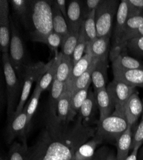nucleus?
Listing matches in <instances>:
<instances>
[{
    "instance_id": "obj_1",
    "label": "nucleus",
    "mask_w": 143,
    "mask_h": 160,
    "mask_svg": "<svg viewBox=\"0 0 143 160\" xmlns=\"http://www.w3.org/2000/svg\"><path fill=\"white\" fill-rule=\"evenodd\" d=\"M96 128L85 126L79 115L69 124L47 115L45 128L28 148V160H71L80 146L93 138Z\"/></svg>"
},
{
    "instance_id": "obj_2",
    "label": "nucleus",
    "mask_w": 143,
    "mask_h": 160,
    "mask_svg": "<svg viewBox=\"0 0 143 160\" xmlns=\"http://www.w3.org/2000/svg\"><path fill=\"white\" fill-rule=\"evenodd\" d=\"M25 28L32 41L45 43L48 35L54 32L51 1L30 0L29 16Z\"/></svg>"
},
{
    "instance_id": "obj_3",
    "label": "nucleus",
    "mask_w": 143,
    "mask_h": 160,
    "mask_svg": "<svg viewBox=\"0 0 143 160\" xmlns=\"http://www.w3.org/2000/svg\"><path fill=\"white\" fill-rule=\"evenodd\" d=\"M2 61L7 87V112L8 118H9L14 113L18 106L23 87V79L18 76L12 66L8 53H3Z\"/></svg>"
},
{
    "instance_id": "obj_4",
    "label": "nucleus",
    "mask_w": 143,
    "mask_h": 160,
    "mask_svg": "<svg viewBox=\"0 0 143 160\" xmlns=\"http://www.w3.org/2000/svg\"><path fill=\"white\" fill-rule=\"evenodd\" d=\"M128 127V124L125 117L114 111L110 116L98 121L95 136L102 142L116 143Z\"/></svg>"
},
{
    "instance_id": "obj_5",
    "label": "nucleus",
    "mask_w": 143,
    "mask_h": 160,
    "mask_svg": "<svg viewBox=\"0 0 143 160\" xmlns=\"http://www.w3.org/2000/svg\"><path fill=\"white\" fill-rule=\"evenodd\" d=\"M10 21L11 24V40L8 56L18 76L23 79L25 68L30 63L28 62L24 44L18 26L11 17H10Z\"/></svg>"
},
{
    "instance_id": "obj_6",
    "label": "nucleus",
    "mask_w": 143,
    "mask_h": 160,
    "mask_svg": "<svg viewBox=\"0 0 143 160\" xmlns=\"http://www.w3.org/2000/svg\"><path fill=\"white\" fill-rule=\"evenodd\" d=\"M120 3L118 0H102L95 12L98 37L111 35L113 20L118 12Z\"/></svg>"
},
{
    "instance_id": "obj_7",
    "label": "nucleus",
    "mask_w": 143,
    "mask_h": 160,
    "mask_svg": "<svg viewBox=\"0 0 143 160\" xmlns=\"http://www.w3.org/2000/svg\"><path fill=\"white\" fill-rule=\"evenodd\" d=\"M51 64V60L45 63L43 62H38L33 63H29L26 66L23 74V87L20 100L17 106L16 113L21 112L24 108L30 92L35 82L39 80L49 69Z\"/></svg>"
},
{
    "instance_id": "obj_8",
    "label": "nucleus",
    "mask_w": 143,
    "mask_h": 160,
    "mask_svg": "<svg viewBox=\"0 0 143 160\" xmlns=\"http://www.w3.org/2000/svg\"><path fill=\"white\" fill-rule=\"evenodd\" d=\"M27 105L19 113L13 114L8 118V124L5 131V138L8 144H10L14 140L18 138L25 145L27 143Z\"/></svg>"
},
{
    "instance_id": "obj_9",
    "label": "nucleus",
    "mask_w": 143,
    "mask_h": 160,
    "mask_svg": "<svg viewBox=\"0 0 143 160\" xmlns=\"http://www.w3.org/2000/svg\"><path fill=\"white\" fill-rule=\"evenodd\" d=\"M128 19V7L127 0H123L120 3L116 14V22L113 35V44L110 53V60L123 52L121 48V41Z\"/></svg>"
},
{
    "instance_id": "obj_10",
    "label": "nucleus",
    "mask_w": 143,
    "mask_h": 160,
    "mask_svg": "<svg viewBox=\"0 0 143 160\" xmlns=\"http://www.w3.org/2000/svg\"><path fill=\"white\" fill-rule=\"evenodd\" d=\"M106 88L112 99L115 112L124 115L125 105L130 97L136 91V88L114 79L107 85Z\"/></svg>"
},
{
    "instance_id": "obj_11",
    "label": "nucleus",
    "mask_w": 143,
    "mask_h": 160,
    "mask_svg": "<svg viewBox=\"0 0 143 160\" xmlns=\"http://www.w3.org/2000/svg\"><path fill=\"white\" fill-rule=\"evenodd\" d=\"M9 2L0 1V49L2 53H8L11 40V24Z\"/></svg>"
},
{
    "instance_id": "obj_12",
    "label": "nucleus",
    "mask_w": 143,
    "mask_h": 160,
    "mask_svg": "<svg viewBox=\"0 0 143 160\" xmlns=\"http://www.w3.org/2000/svg\"><path fill=\"white\" fill-rule=\"evenodd\" d=\"M89 14L84 1H70L67 8V16L66 19L69 30L81 28L84 21Z\"/></svg>"
},
{
    "instance_id": "obj_13",
    "label": "nucleus",
    "mask_w": 143,
    "mask_h": 160,
    "mask_svg": "<svg viewBox=\"0 0 143 160\" xmlns=\"http://www.w3.org/2000/svg\"><path fill=\"white\" fill-rule=\"evenodd\" d=\"M99 111L96 96L94 91L89 90L88 96L82 104L79 112V116L81 117L82 123L85 126H93L98 124L99 120L96 116Z\"/></svg>"
},
{
    "instance_id": "obj_14",
    "label": "nucleus",
    "mask_w": 143,
    "mask_h": 160,
    "mask_svg": "<svg viewBox=\"0 0 143 160\" xmlns=\"http://www.w3.org/2000/svg\"><path fill=\"white\" fill-rule=\"evenodd\" d=\"M55 117L59 122L64 124H69L75 120L76 115L72 107V95L69 92L65 91L60 98Z\"/></svg>"
},
{
    "instance_id": "obj_15",
    "label": "nucleus",
    "mask_w": 143,
    "mask_h": 160,
    "mask_svg": "<svg viewBox=\"0 0 143 160\" xmlns=\"http://www.w3.org/2000/svg\"><path fill=\"white\" fill-rule=\"evenodd\" d=\"M143 112V103L136 90L126 102L123 114L129 126H134Z\"/></svg>"
},
{
    "instance_id": "obj_16",
    "label": "nucleus",
    "mask_w": 143,
    "mask_h": 160,
    "mask_svg": "<svg viewBox=\"0 0 143 160\" xmlns=\"http://www.w3.org/2000/svg\"><path fill=\"white\" fill-rule=\"evenodd\" d=\"M114 79L128 85L143 88V69H112Z\"/></svg>"
},
{
    "instance_id": "obj_17",
    "label": "nucleus",
    "mask_w": 143,
    "mask_h": 160,
    "mask_svg": "<svg viewBox=\"0 0 143 160\" xmlns=\"http://www.w3.org/2000/svg\"><path fill=\"white\" fill-rule=\"evenodd\" d=\"M94 60L95 59L93 58L91 53V51H90V45L88 44L84 55L79 62L74 65L71 76L68 82L66 83L65 90L68 89L75 80L82 75L90 68V66L92 65Z\"/></svg>"
},
{
    "instance_id": "obj_18",
    "label": "nucleus",
    "mask_w": 143,
    "mask_h": 160,
    "mask_svg": "<svg viewBox=\"0 0 143 160\" xmlns=\"http://www.w3.org/2000/svg\"><path fill=\"white\" fill-rule=\"evenodd\" d=\"M108 59L98 60L93 71L91 79L94 92L107 87L108 81Z\"/></svg>"
},
{
    "instance_id": "obj_19",
    "label": "nucleus",
    "mask_w": 143,
    "mask_h": 160,
    "mask_svg": "<svg viewBox=\"0 0 143 160\" xmlns=\"http://www.w3.org/2000/svg\"><path fill=\"white\" fill-rule=\"evenodd\" d=\"M100 113L99 121L110 116L115 111V106L112 99L106 88L94 92Z\"/></svg>"
},
{
    "instance_id": "obj_20",
    "label": "nucleus",
    "mask_w": 143,
    "mask_h": 160,
    "mask_svg": "<svg viewBox=\"0 0 143 160\" xmlns=\"http://www.w3.org/2000/svg\"><path fill=\"white\" fill-rule=\"evenodd\" d=\"M65 89H66V84L59 82L55 78L51 85L48 115L50 117L57 116V105L60 98L65 92Z\"/></svg>"
},
{
    "instance_id": "obj_21",
    "label": "nucleus",
    "mask_w": 143,
    "mask_h": 160,
    "mask_svg": "<svg viewBox=\"0 0 143 160\" xmlns=\"http://www.w3.org/2000/svg\"><path fill=\"white\" fill-rule=\"evenodd\" d=\"M110 37L111 35H107L98 37L91 44H89L93 57L95 60L108 59Z\"/></svg>"
},
{
    "instance_id": "obj_22",
    "label": "nucleus",
    "mask_w": 143,
    "mask_h": 160,
    "mask_svg": "<svg viewBox=\"0 0 143 160\" xmlns=\"http://www.w3.org/2000/svg\"><path fill=\"white\" fill-rule=\"evenodd\" d=\"M132 127L129 126L123 134L117 141V159L125 160L128 157L129 151L131 150L132 143Z\"/></svg>"
},
{
    "instance_id": "obj_23",
    "label": "nucleus",
    "mask_w": 143,
    "mask_h": 160,
    "mask_svg": "<svg viewBox=\"0 0 143 160\" xmlns=\"http://www.w3.org/2000/svg\"><path fill=\"white\" fill-rule=\"evenodd\" d=\"M112 69H143V64L138 60L125 55L122 52L111 60Z\"/></svg>"
},
{
    "instance_id": "obj_24",
    "label": "nucleus",
    "mask_w": 143,
    "mask_h": 160,
    "mask_svg": "<svg viewBox=\"0 0 143 160\" xmlns=\"http://www.w3.org/2000/svg\"><path fill=\"white\" fill-rule=\"evenodd\" d=\"M102 143L99 138L94 136L80 147L71 160H91L96 152L97 146Z\"/></svg>"
},
{
    "instance_id": "obj_25",
    "label": "nucleus",
    "mask_w": 143,
    "mask_h": 160,
    "mask_svg": "<svg viewBox=\"0 0 143 160\" xmlns=\"http://www.w3.org/2000/svg\"><path fill=\"white\" fill-rule=\"evenodd\" d=\"M51 7L53 12L54 31L61 37L62 41L69 33L68 25L66 18L58 8L54 1H51Z\"/></svg>"
},
{
    "instance_id": "obj_26",
    "label": "nucleus",
    "mask_w": 143,
    "mask_h": 160,
    "mask_svg": "<svg viewBox=\"0 0 143 160\" xmlns=\"http://www.w3.org/2000/svg\"><path fill=\"white\" fill-rule=\"evenodd\" d=\"M73 67L74 62L72 57L64 55L60 52L55 78L59 82L66 84L71 76Z\"/></svg>"
},
{
    "instance_id": "obj_27",
    "label": "nucleus",
    "mask_w": 143,
    "mask_h": 160,
    "mask_svg": "<svg viewBox=\"0 0 143 160\" xmlns=\"http://www.w3.org/2000/svg\"><path fill=\"white\" fill-rule=\"evenodd\" d=\"M9 2L14 18L19 20L25 27L29 16L30 0H11Z\"/></svg>"
},
{
    "instance_id": "obj_28",
    "label": "nucleus",
    "mask_w": 143,
    "mask_h": 160,
    "mask_svg": "<svg viewBox=\"0 0 143 160\" xmlns=\"http://www.w3.org/2000/svg\"><path fill=\"white\" fill-rule=\"evenodd\" d=\"M60 60V52L59 55L55 56L54 58L51 60V64L49 69L43 76V77L37 82L36 86L38 87L43 92L53 83L54 79L56 78V73L58 64Z\"/></svg>"
},
{
    "instance_id": "obj_29",
    "label": "nucleus",
    "mask_w": 143,
    "mask_h": 160,
    "mask_svg": "<svg viewBox=\"0 0 143 160\" xmlns=\"http://www.w3.org/2000/svg\"><path fill=\"white\" fill-rule=\"evenodd\" d=\"M97 62H98L97 60H94L92 65L90 66V68L82 75H81L80 77L78 78L74 82V83L72 84V85L68 89L66 90L65 91L69 92L71 94V95L73 96L77 92L85 88L88 85H91L92 84V79H91L92 73L95 68Z\"/></svg>"
},
{
    "instance_id": "obj_30",
    "label": "nucleus",
    "mask_w": 143,
    "mask_h": 160,
    "mask_svg": "<svg viewBox=\"0 0 143 160\" xmlns=\"http://www.w3.org/2000/svg\"><path fill=\"white\" fill-rule=\"evenodd\" d=\"M81 28L69 30L68 36L62 41L61 52L64 55L72 57L74 49L79 41Z\"/></svg>"
},
{
    "instance_id": "obj_31",
    "label": "nucleus",
    "mask_w": 143,
    "mask_h": 160,
    "mask_svg": "<svg viewBox=\"0 0 143 160\" xmlns=\"http://www.w3.org/2000/svg\"><path fill=\"white\" fill-rule=\"evenodd\" d=\"M6 160H28L27 145L22 142H13L7 155Z\"/></svg>"
},
{
    "instance_id": "obj_32",
    "label": "nucleus",
    "mask_w": 143,
    "mask_h": 160,
    "mask_svg": "<svg viewBox=\"0 0 143 160\" xmlns=\"http://www.w3.org/2000/svg\"><path fill=\"white\" fill-rule=\"evenodd\" d=\"M95 12L96 10L90 12L82 25L89 44H91L98 38L95 21Z\"/></svg>"
},
{
    "instance_id": "obj_33",
    "label": "nucleus",
    "mask_w": 143,
    "mask_h": 160,
    "mask_svg": "<svg viewBox=\"0 0 143 160\" xmlns=\"http://www.w3.org/2000/svg\"><path fill=\"white\" fill-rule=\"evenodd\" d=\"M41 94H42V92L40 90V89L38 88V87L35 86L33 93L31 97L30 101L28 102V104H26V105H27V131H28V132L30 131L32 117L36 112L37 106L38 104V101H39V99H40Z\"/></svg>"
},
{
    "instance_id": "obj_34",
    "label": "nucleus",
    "mask_w": 143,
    "mask_h": 160,
    "mask_svg": "<svg viewBox=\"0 0 143 160\" xmlns=\"http://www.w3.org/2000/svg\"><path fill=\"white\" fill-rule=\"evenodd\" d=\"M88 44L89 43L87 42V40L84 33V30L82 27H81L79 41H78V43L74 49L73 55L72 57L74 65L79 62L84 55Z\"/></svg>"
},
{
    "instance_id": "obj_35",
    "label": "nucleus",
    "mask_w": 143,
    "mask_h": 160,
    "mask_svg": "<svg viewBox=\"0 0 143 160\" xmlns=\"http://www.w3.org/2000/svg\"><path fill=\"white\" fill-rule=\"evenodd\" d=\"M90 85H88L85 88L77 92L72 96V107L74 114L76 116L79 115L80 110L82 104L86 100L90 88Z\"/></svg>"
},
{
    "instance_id": "obj_36",
    "label": "nucleus",
    "mask_w": 143,
    "mask_h": 160,
    "mask_svg": "<svg viewBox=\"0 0 143 160\" xmlns=\"http://www.w3.org/2000/svg\"><path fill=\"white\" fill-rule=\"evenodd\" d=\"M126 48L135 56L143 57V37L129 40L126 43Z\"/></svg>"
},
{
    "instance_id": "obj_37",
    "label": "nucleus",
    "mask_w": 143,
    "mask_h": 160,
    "mask_svg": "<svg viewBox=\"0 0 143 160\" xmlns=\"http://www.w3.org/2000/svg\"><path fill=\"white\" fill-rule=\"evenodd\" d=\"M128 18L143 14V0H127Z\"/></svg>"
},
{
    "instance_id": "obj_38",
    "label": "nucleus",
    "mask_w": 143,
    "mask_h": 160,
    "mask_svg": "<svg viewBox=\"0 0 143 160\" xmlns=\"http://www.w3.org/2000/svg\"><path fill=\"white\" fill-rule=\"evenodd\" d=\"M44 44H46L52 51L55 53V56L59 55V52H58V49L62 44V38L59 34L55 32L49 34L47 37Z\"/></svg>"
},
{
    "instance_id": "obj_39",
    "label": "nucleus",
    "mask_w": 143,
    "mask_h": 160,
    "mask_svg": "<svg viewBox=\"0 0 143 160\" xmlns=\"http://www.w3.org/2000/svg\"><path fill=\"white\" fill-rule=\"evenodd\" d=\"M142 143H143V112L142 114L140 121L135 132L133 134L131 149L132 150L137 146L140 147L142 145Z\"/></svg>"
},
{
    "instance_id": "obj_40",
    "label": "nucleus",
    "mask_w": 143,
    "mask_h": 160,
    "mask_svg": "<svg viewBox=\"0 0 143 160\" xmlns=\"http://www.w3.org/2000/svg\"><path fill=\"white\" fill-rule=\"evenodd\" d=\"M109 151L106 147H102L96 151L93 159L91 160H105Z\"/></svg>"
},
{
    "instance_id": "obj_41",
    "label": "nucleus",
    "mask_w": 143,
    "mask_h": 160,
    "mask_svg": "<svg viewBox=\"0 0 143 160\" xmlns=\"http://www.w3.org/2000/svg\"><path fill=\"white\" fill-rule=\"evenodd\" d=\"M101 2L102 0H87V1H84L88 13L96 10Z\"/></svg>"
},
{
    "instance_id": "obj_42",
    "label": "nucleus",
    "mask_w": 143,
    "mask_h": 160,
    "mask_svg": "<svg viewBox=\"0 0 143 160\" xmlns=\"http://www.w3.org/2000/svg\"><path fill=\"white\" fill-rule=\"evenodd\" d=\"M54 2L55 3V5H57V7H58V8L62 12V14H63L64 18L66 19L68 6H66V0H55Z\"/></svg>"
},
{
    "instance_id": "obj_43",
    "label": "nucleus",
    "mask_w": 143,
    "mask_h": 160,
    "mask_svg": "<svg viewBox=\"0 0 143 160\" xmlns=\"http://www.w3.org/2000/svg\"><path fill=\"white\" fill-rule=\"evenodd\" d=\"M140 148V146H137L134 148L131 154L128 156L125 160H138V151Z\"/></svg>"
},
{
    "instance_id": "obj_44",
    "label": "nucleus",
    "mask_w": 143,
    "mask_h": 160,
    "mask_svg": "<svg viewBox=\"0 0 143 160\" xmlns=\"http://www.w3.org/2000/svg\"><path fill=\"white\" fill-rule=\"evenodd\" d=\"M139 37H143V24L140 26L138 29H137L135 31H134L133 33L130 34V35L128 37V41L129 40H130L133 38Z\"/></svg>"
},
{
    "instance_id": "obj_45",
    "label": "nucleus",
    "mask_w": 143,
    "mask_h": 160,
    "mask_svg": "<svg viewBox=\"0 0 143 160\" xmlns=\"http://www.w3.org/2000/svg\"><path fill=\"white\" fill-rule=\"evenodd\" d=\"M105 160H118V159H117V157L116 156L114 155V152L109 151Z\"/></svg>"
},
{
    "instance_id": "obj_46",
    "label": "nucleus",
    "mask_w": 143,
    "mask_h": 160,
    "mask_svg": "<svg viewBox=\"0 0 143 160\" xmlns=\"http://www.w3.org/2000/svg\"><path fill=\"white\" fill-rule=\"evenodd\" d=\"M139 160L143 159V147L142 148V149H140V152H139Z\"/></svg>"
},
{
    "instance_id": "obj_47",
    "label": "nucleus",
    "mask_w": 143,
    "mask_h": 160,
    "mask_svg": "<svg viewBox=\"0 0 143 160\" xmlns=\"http://www.w3.org/2000/svg\"><path fill=\"white\" fill-rule=\"evenodd\" d=\"M141 160H143V159H141Z\"/></svg>"
},
{
    "instance_id": "obj_48",
    "label": "nucleus",
    "mask_w": 143,
    "mask_h": 160,
    "mask_svg": "<svg viewBox=\"0 0 143 160\" xmlns=\"http://www.w3.org/2000/svg\"><path fill=\"white\" fill-rule=\"evenodd\" d=\"M142 15H143V14H142Z\"/></svg>"
}]
</instances>
